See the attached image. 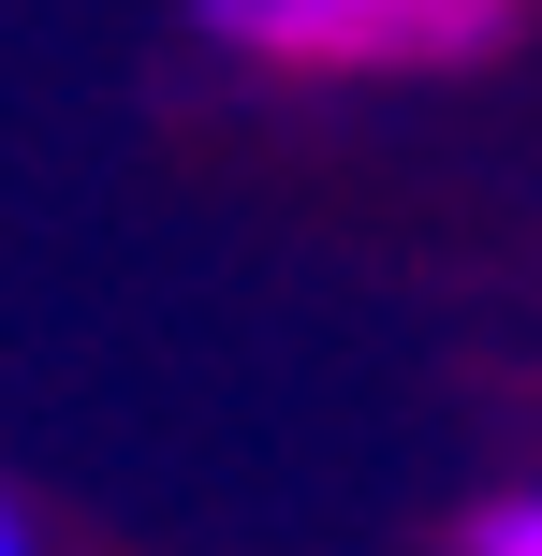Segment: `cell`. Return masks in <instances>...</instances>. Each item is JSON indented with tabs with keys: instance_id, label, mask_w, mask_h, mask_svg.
Instances as JSON below:
<instances>
[{
	"instance_id": "cell-1",
	"label": "cell",
	"mask_w": 542,
	"mask_h": 556,
	"mask_svg": "<svg viewBox=\"0 0 542 556\" xmlns=\"http://www.w3.org/2000/svg\"><path fill=\"white\" fill-rule=\"evenodd\" d=\"M220 45L308 59V74H426V59H484L514 0H191Z\"/></svg>"
},
{
	"instance_id": "cell-2",
	"label": "cell",
	"mask_w": 542,
	"mask_h": 556,
	"mask_svg": "<svg viewBox=\"0 0 542 556\" xmlns=\"http://www.w3.org/2000/svg\"><path fill=\"white\" fill-rule=\"evenodd\" d=\"M469 556H542V498H499L484 528H469Z\"/></svg>"
},
{
	"instance_id": "cell-3",
	"label": "cell",
	"mask_w": 542,
	"mask_h": 556,
	"mask_svg": "<svg viewBox=\"0 0 542 556\" xmlns=\"http://www.w3.org/2000/svg\"><path fill=\"white\" fill-rule=\"evenodd\" d=\"M0 556H29V513H15V498H0Z\"/></svg>"
}]
</instances>
